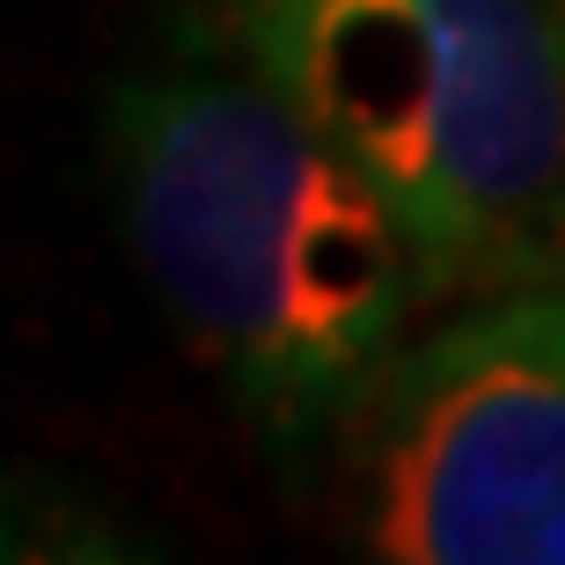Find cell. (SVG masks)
<instances>
[{
  "instance_id": "obj_1",
  "label": "cell",
  "mask_w": 565,
  "mask_h": 565,
  "mask_svg": "<svg viewBox=\"0 0 565 565\" xmlns=\"http://www.w3.org/2000/svg\"><path fill=\"white\" fill-rule=\"evenodd\" d=\"M104 169L154 309L250 448L301 484L434 309L390 191L235 30L110 82Z\"/></svg>"
},
{
  "instance_id": "obj_3",
  "label": "cell",
  "mask_w": 565,
  "mask_h": 565,
  "mask_svg": "<svg viewBox=\"0 0 565 565\" xmlns=\"http://www.w3.org/2000/svg\"><path fill=\"white\" fill-rule=\"evenodd\" d=\"M338 522L382 565H565V287L448 301L338 440Z\"/></svg>"
},
{
  "instance_id": "obj_2",
  "label": "cell",
  "mask_w": 565,
  "mask_h": 565,
  "mask_svg": "<svg viewBox=\"0 0 565 565\" xmlns=\"http://www.w3.org/2000/svg\"><path fill=\"white\" fill-rule=\"evenodd\" d=\"M228 30L390 191L434 309L565 287V0H228Z\"/></svg>"
}]
</instances>
